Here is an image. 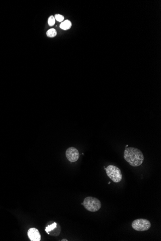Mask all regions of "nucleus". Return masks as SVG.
<instances>
[{
  "label": "nucleus",
  "instance_id": "nucleus-1",
  "mask_svg": "<svg viewBox=\"0 0 161 241\" xmlns=\"http://www.w3.org/2000/svg\"><path fill=\"white\" fill-rule=\"evenodd\" d=\"M124 159L130 165L134 167L140 166L144 161L143 153L135 147H127L124 151Z\"/></svg>",
  "mask_w": 161,
  "mask_h": 241
},
{
  "label": "nucleus",
  "instance_id": "nucleus-2",
  "mask_svg": "<svg viewBox=\"0 0 161 241\" xmlns=\"http://www.w3.org/2000/svg\"><path fill=\"white\" fill-rule=\"evenodd\" d=\"M83 206L89 211L96 212L101 207V202L98 198L88 196L84 198L83 202Z\"/></svg>",
  "mask_w": 161,
  "mask_h": 241
},
{
  "label": "nucleus",
  "instance_id": "nucleus-3",
  "mask_svg": "<svg viewBox=\"0 0 161 241\" xmlns=\"http://www.w3.org/2000/svg\"><path fill=\"white\" fill-rule=\"evenodd\" d=\"M107 176L112 181L116 183L120 182L122 180L123 176L121 171L119 168L114 165H110L105 168Z\"/></svg>",
  "mask_w": 161,
  "mask_h": 241
},
{
  "label": "nucleus",
  "instance_id": "nucleus-4",
  "mask_svg": "<svg viewBox=\"0 0 161 241\" xmlns=\"http://www.w3.org/2000/svg\"><path fill=\"white\" fill-rule=\"evenodd\" d=\"M151 223L150 221L144 218H139L133 221L132 223V227L134 230L138 232H144L151 228Z\"/></svg>",
  "mask_w": 161,
  "mask_h": 241
},
{
  "label": "nucleus",
  "instance_id": "nucleus-5",
  "mask_svg": "<svg viewBox=\"0 0 161 241\" xmlns=\"http://www.w3.org/2000/svg\"><path fill=\"white\" fill-rule=\"evenodd\" d=\"M66 156L69 161L75 162L78 160L80 154L78 150L76 148L71 147L66 150Z\"/></svg>",
  "mask_w": 161,
  "mask_h": 241
},
{
  "label": "nucleus",
  "instance_id": "nucleus-6",
  "mask_svg": "<svg viewBox=\"0 0 161 241\" xmlns=\"http://www.w3.org/2000/svg\"><path fill=\"white\" fill-rule=\"evenodd\" d=\"M45 231L48 234H50L51 236H59L62 229L59 224H57L56 222H52V223H51L50 225H48L46 227Z\"/></svg>",
  "mask_w": 161,
  "mask_h": 241
},
{
  "label": "nucleus",
  "instance_id": "nucleus-7",
  "mask_svg": "<svg viewBox=\"0 0 161 241\" xmlns=\"http://www.w3.org/2000/svg\"><path fill=\"white\" fill-rule=\"evenodd\" d=\"M28 236L32 241H40L41 240V234L38 230L35 228H32L28 230Z\"/></svg>",
  "mask_w": 161,
  "mask_h": 241
},
{
  "label": "nucleus",
  "instance_id": "nucleus-8",
  "mask_svg": "<svg viewBox=\"0 0 161 241\" xmlns=\"http://www.w3.org/2000/svg\"><path fill=\"white\" fill-rule=\"evenodd\" d=\"M72 27V23L71 22L68 20L64 21L62 22V23L60 24V27L63 30H68Z\"/></svg>",
  "mask_w": 161,
  "mask_h": 241
},
{
  "label": "nucleus",
  "instance_id": "nucleus-9",
  "mask_svg": "<svg viewBox=\"0 0 161 241\" xmlns=\"http://www.w3.org/2000/svg\"><path fill=\"white\" fill-rule=\"evenodd\" d=\"M47 35L48 37H54L57 35V31L54 28H51L47 31Z\"/></svg>",
  "mask_w": 161,
  "mask_h": 241
},
{
  "label": "nucleus",
  "instance_id": "nucleus-10",
  "mask_svg": "<svg viewBox=\"0 0 161 241\" xmlns=\"http://www.w3.org/2000/svg\"><path fill=\"white\" fill-rule=\"evenodd\" d=\"M55 22H56V19L54 18V16H50V17L48 18V25L50 26H53L55 24Z\"/></svg>",
  "mask_w": 161,
  "mask_h": 241
},
{
  "label": "nucleus",
  "instance_id": "nucleus-11",
  "mask_svg": "<svg viewBox=\"0 0 161 241\" xmlns=\"http://www.w3.org/2000/svg\"><path fill=\"white\" fill-rule=\"evenodd\" d=\"M54 17L56 20L58 22H63L64 19L63 16L62 15H59V14H56Z\"/></svg>",
  "mask_w": 161,
  "mask_h": 241
},
{
  "label": "nucleus",
  "instance_id": "nucleus-12",
  "mask_svg": "<svg viewBox=\"0 0 161 241\" xmlns=\"http://www.w3.org/2000/svg\"><path fill=\"white\" fill-rule=\"evenodd\" d=\"M61 241H68V240H67V239H62V240H61Z\"/></svg>",
  "mask_w": 161,
  "mask_h": 241
},
{
  "label": "nucleus",
  "instance_id": "nucleus-13",
  "mask_svg": "<svg viewBox=\"0 0 161 241\" xmlns=\"http://www.w3.org/2000/svg\"><path fill=\"white\" fill-rule=\"evenodd\" d=\"M128 147V145H126V148H127V147Z\"/></svg>",
  "mask_w": 161,
  "mask_h": 241
},
{
  "label": "nucleus",
  "instance_id": "nucleus-14",
  "mask_svg": "<svg viewBox=\"0 0 161 241\" xmlns=\"http://www.w3.org/2000/svg\"><path fill=\"white\" fill-rule=\"evenodd\" d=\"M110 184V182H109V184Z\"/></svg>",
  "mask_w": 161,
  "mask_h": 241
}]
</instances>
